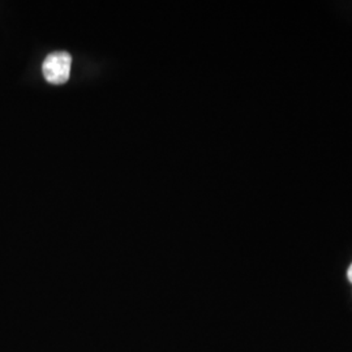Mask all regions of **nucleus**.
Wrapping results in <instances>:
<instances>
[{"label": "nucleus", "mask_w": 352, "mask_h": 352, "mask_svg": "<svg viewBox=\"0 0 352 352\" xmlns=\"http://www.w3.org/2000/svg\"><path fill=\"white\" fill-rule=\"evenodd\" d=\"M72 56L65 51L50 54L42 65V72L47 82L52 85H63L71 75Z\"/></svg>", "instance_id": "f257e3e1"}, {"label": "nucleus", "mask_w": 352, "mask_h": 352, "mask_svg": "<svg viewBox=\"0 0 352 352\" xmlns=\"http://www.w3.org/2000/svg\"><path fill=\"white\" fill-rule=\"evenodd\" d=\"M347 277H349V280L352 283V265L349 267V272H347Z\"/></svg>", "instance_id": "f03ea898"}]
</instances>
